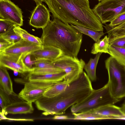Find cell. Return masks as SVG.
Wrapping results in <instances>:
<instances>
[{
    "label": "cell",
    "instance_id": "1",
    "mask_svg": "<svg viewBox=\"0 0 125 125\" xmlns=\"http://www.w3.org/2000/svg\"><path fill=\"white\" fill-rule=\"evenodd\" d=\"M93 89L91 81L83 71L60 94L51 97L43 95L35 103L44 115H63L68 108L85 99Z\"/></svg>",
    "mask_w": 125,
    "mask_h": 125
},
{
    "label": "cell",
    "instance_id": "2",
    "mask_svg": "<svg viewBox=\"0 0 125 125\" xmlns=\"http://www.w3.org/2000/svg\"><path fill=\"white\" fill-rule=\"evenodd\" d=\"M53 18L97 31L103 25L90 7L89 0H45Z\"/></svg>",
    "mask_w": 125,
    "mask_h": 125
},
{
    "label": "cell",
    "instance_id": "3",
    "mask_svg": "<svg viewBox=\"0 0 125 125\" xmlns=\"http://www.w3.org/2000/svg\"><path fill=\"white\" fill-rule=\"evenodd\" d=\"M43 45L53 46L65 55L77 57L82 44L83 34L68 23L53 18L42 29Z\"/></svg>",
    "mask_w": 125,
    "mask_h": 125
},
{
    "label": "cell",
    "instance_id": "4",
    "mask_svg": "<svg viewBox=\"0 0 125 125\" xmlns=\"http://www.w3.org/2000/svg\"><path fill=\"white\" fill-rule=\"evenodd\" d=\"M120 100L112 95L107 83L100 88L93 89L85 99L72 106L71 110L72 113L84 112L103 106L114 104Z\"/></svg>",
    "mask_w": 125,
    "mask_h": 125
},
{
    "label": "cell",
    "instance_id": "5",
    "mask_svg": "<svg viewBox=\"0 0 125 125\" xmlns=\"http://www.w3.org/2000/svg\"><path fill=\"white\" fill-rule=\"evenodd\" d=\"M105 62L111 94L114 98L120 100L125 97V66L111 56Z\"/></svg>",
    "mask_w": 125,
    "mask_h": 125
},
{
    "label": "cell",
    "instance_id": "6",
    "mask_svg": "<svg viewBox=\"0 0 125 125\" xmlns=\"http://www.w3.org/2000/svg\"><path fill=\"white\" fill-rule=\"evenodd\" d=\"M92 10L102 23L104 24L125 12V0H102Z\"/></svg>",
    "mask_w": 125,
    "mask_h": 125
},
{
    "label": "cell",
    "instance_id": "7",
    "mask_svg": "<svg viewBox=\"0 0 125 125\" xmlns=\"http://www.w3.org/2000/svg\"><path fill=\"white\" fill-rule=\"evenodd\" d=\"M55 66L64 70L66 76L64 80L72 82L76 79L83 71L85 64L82 59L65 54L52 61Z\"/></svg>",
    "mask_w": 125,
    "mask_h": 125
},
{
    "label": "cell",
    "instance_id": "8",
    "mask_svg": "<svg viewBox=\"0 0 125 125\" xmlns=\"http://www.w3.org/2000/svg\"><path fill=\"white\" fill-rule=\"evenodd\" d=\"M24 86L19 95L25 101L35 102L56 83L28 80L23 82Z\"/></svg>",
    "mask_w": 125,
    "mask_h": 125
},
{
    "label": "cell",
    "instance_id": "9",
    "mask_svg": "<svg viewBox=\"0 0 125 125\" xmlns=\"http://www.w3.org/2000/svg\"><path fill=\"white\" fill-rule=\"evenodd\" d=\"M0 17L20 27L23 24L21 9L10 0H0Z\"/></svg>",
    "mask_w": 125,
    "mask_h": 125
},
{
    "label": "cell",
    "instance_id": "10",
    "mask_svg": "<svg viewBox=\"0 0 125 125\" xmlns=\"http://www.w3.org/2000/svg\"><path fill=\"white\" fill-rule=\"evenodd\" d=\"M26 56L0 53V65L21 73L30 72L32 70V68L28 66L24 61Z\"/></svg>",
    "mask_w": 125,
    "mask_h": 125
},
{
    "label": "cell",
    "instance_id": "11",
    "mask_svg": "<svg viewBox=\"0 0 125 125\" xmlns=\"http://www.w3.org/2000/svg\"><path fill=\"white\" fill-rule=\"evenodd\" d=\"M43 48V45L22 39L13 43L0 53L10 55H29L34 51Z\"/></svg>",
    "mask_w": 125,
    "mask_h": 125
},
{
    "label": "cell",
    "instance_id": "12",
    "mask_svg": "<svg viewBox=\"0 0 125 125\" xmlns=\"http://www.w3.org/2000/svg\"><path fill=\"white\" fill-rule=\"evenodd\" d=\"M30 17V25L36 28H42L45 27L50 21V11L42 3L36 5Z\"/></svg>",
    "mask_w": 125,
    "mask_h": 125
},
{
    "label": "cell",
    "instance_id": "13",
    "mask_svg": "<svg viewBox=\"0 0 125 125\" xmlns=\"http://www.w3.org/2000/svg\"><path fill=\"white\" fill-rule=\"evenodd\" d=\"M64 54L62 51L59 48L53 46L43 45V49L33 52L29 55L32 58L33 62L46 60L52 62Z\"/></svg>",
    "mask_w": 125,
    "mask_h": 125
},
{
    "label": "cell",
    "instance_id": "14",
    "mask_svg": "<svg viewBox=\"0 0 125 125\" xmlns=\"http://www.w3.org/2000/svg\"><path fill=\"white\" fill-rule=\"evenodd\" d=\"M90 111L106 117L107 119H125V115L121 107L113 104L103 106Z\"/></svg>",
    "mask_w": 125,
    "mask_h": 125
},
{
    "label": "cell",
    "instance_id": "15",
    "mask_svg": "<svg viewBox=\"0 0 125 125\" xmlns=\"http://www.w3.org/2000/svg\"><path fill=\"white\" fill-rule=\"evenodd\" d=\"M32 103L24 100L14 102L6 106L2 110L1 112L5 115L32 113L34 108Z\"/></svg>",
    "mask_w": 125,
    "mask_h": 125
},
{
    "label": "cell",
    "instance_id": "16",
    "mask_svg": "<svg viewBox=\"0 0 125 125\" xmlns=\"http://www.w3.org/2000/svg\"><path fill=\"white\" fill-rule=\"evenodd\" d=\"M34 66L31 73L36 74L55 73L64 72L63 69L53 65L52 62L46 60L33 62Z\"/></svg>",
    "mask_w": 125,
    "mask_h": 125
},
{
    "label": "cell",
    "instance_id": "17",
    "mask_svg": "<svg viewBox=\"0 0 125 125\" xmlns=\"http://www.w3.org/2000/svg\"><path fill=\"white\" fill-rule=\"evenodd\" d=\"M66 76L65 72L55 73L36 74L29 73L28 80L57 83L63 81Z\"/></svg>",
    "mask_w": 125,
    "mask_h": 125
},
{
    "label": "cell",
    "instance_id": "18",
    "mask_svg": "<svg viewBox=\"0 0 125 125\" xmlns=\"http://www.w3.org/2000/svg\"><path fill=\"white\" fill-rule=\"evenodd\" d=\"M6 68L0 65V89L10 95L14 92L12 83Z\"/></svg>",
    "mask_w": 125,
    "mask_h": 125
},
{
    "label": "cell",
    "instance_id": "19",
    "mask_svg": "<svg viewBox=\"0 0 125 125\" xmlns=\"http://www.w3.org/2000/svg\"><path fill=\"white\" fill-rule=\"evenodd\" d=\"M102 53L96 54L94 58H91L87 63L85 64L84 69L88 77L91 81L95 82L96 80V69L100 57Z\"/></svg>",
    "mask_w": 125,
    "mask_h": 125
},
{
    "label": "cell",
    "instance_id": "20",
    "mask_svg": "<svg viewBox=\"0 0 125 125\" xmlns=\"http://www.w3.org/2000/svg\"><path fill=\"white\" fill-rule=\"evenodd\" d=\"M109 40L125 36V21L118 25L111 27L105 24L104 26Z\"/></svg>",
    "mask_w": 125,
    "mask_h": 125
},
{
    "label": "cell",
    "instance_id": "21",
    "mask_svg": "<svg viewBox=\"0 0 125 125\" xmlns=\"http://www.w3.org/2000/svg\"><path fill=\"white\" fill-rule=\"evenodd\" d=\"M109 44V38L106 35L103 38L100 39L94 44L92 47L91 53L94 54L99 52L109 54L108 48Z\"/></svg>",
    "mask_w": 125,
    "mask_h": 125
},
{
    "label": "cell",
    "instance_id": "22",
    "mask_svg": "<svg viewBox=\"0 0 125 125\" xmlns=\"http://www.w3.org/2000/svg\"><path fill=\"white\" fill-rule=\"evenodd\" d=\"M71 82L63 80L57 83L46 91L43 95L48 97H53L57 95L64 91Z\"/></svg>",
    "mask_w": 125,
    "mask_h": 125
},
{
    "label": "cell",
    "instance_id": "23",
    "mask_svg": "<svg viewBox=\"0 0 125 125\" xmlns=\"http://www.w3.org/2000/svg\"><path fill=\"white\" fill-rule=\"evenodd\" d=\"M108 48L111 56L125 66V48L109 44Z\"/></svg>",
    "mask_w": 125,
    "mask_h": 125
},
{
    "label": "cell",
    "instance_id": "24",
    "mask_svg": "<svg viewBox=\"0 0 125 125\" xmlns=\"http://www.w3.org/2000/svg\"><path fill=\"white\" fill-rule=\"evenodd\" d=\"M74 118L70 119L77 120H91L107 119V118L96 114L91 111L79 113H73Z\"/></svg>",
    "mask_w": 125,
    "mask_h": 125
},
{
    "label": "cell",
    "instance_id": "25",
    "mask_svg": "<svg viewBox=\"0 0 125 125\" xmlns=\"http://www.w3.org/2000/svg\"><path fill=\"white\" fill-rule=\"evenodd\" d=\"M13 30L15 33L23 39L40 45H42L41 38L35 36L28 33L19 26L15 27Z\"/></svg>",
    "mask_w": 125,
    "mask_h": 125
},
{
    "label": "cell",
    "instance_id": "26",
    "mask_svg": "<svg viewBox=\"0 0 125 125\" xmlns=\"http://www.w3.org/2000/svg\"><path fill=\"white\" fill-rule=\"evenodd\" d=\"M70 24L80 32L90 37L95 42L99 40L104 34L103 31H97L84 27L74 25L71 24Z\"/></svg>",
    "mask_w": 125,
    "mask_h": 125
},
{
    "label": "cell",
    "instance_id": "27",
    "mask_svg": "<svg viewBox=\"0 0 125 125\" xmlns=\"http://www.w3.org/2000/svg\"><path fill=\"white\" fill-rule=\"evenodd\" d=\"M14 28H12L4 33L0 34V37L13 44L22 39L13 30Z\"/></svg>",
    "mask_w": 125,
    "mask_h": 125
},
{
    "label": "cell",
    "instance_id": "28",
    "mask_svg": "<svg viewBox=\"0 0 125 125\" xmlns=\"http://www.w3.org/2000/svg\"><path fill=\"white\" fill-rule=\"evenodd\" d=\"M18 26L10 21L0 18V34L4 33Z\"/></svg>",
    "mask_w": 125,
    "mask_h": 125
},
{
    "label": "cell",
    "instance_id": "29",
    "mask_svg": "<svg viewBox=\"0 0 125 125\" xmlns=\"http://www.w3.org/2000/svg\"><path fill=\"white\" fill-rule=\"evenodd\" d=\"M125 21V12L117 16L107 25L111 27L115 26L120 24Z\"/></svg>",
    "mask_w": 125,
    "mask_h": 125
},
{
    "label": "cell",
    "instance_id": "30",
    "mask_svg": "<svg viewBox=\"0 0 125 125\" xmlns=\"http://www.w3.org/2000/svg\"><path fill=\"white\" fill-rule=\"evenodd\" d=\"M109 44L125 48V36L109 40Z\"/></svg>",
    "mask_w": 125,
    "mask_h": 125
},
{
    "label": "cell",
    "instance_id": "31",
    "mask_svg": "<svg viewBox=\"0 0 125 125\" xmlns=\"http://www.w3.org/2000/svg\"><path fill=\"white\" fill-rule=\"evenodd\" d=\"M13 44L5 39L0 37V52H2Z\"/></svg>",
    "mask_w": 125,
    "mask_h": 125
},
{
    "label": "cell",
    "instance_id": "32",
    "mask_svg": "<svg viewBox=\"0 0 125 125\" xmlns=\"http://www.w3.org/2000/svg\"><path fill=\"white\" fill-rule=\"evenodd\" d=\"M0 120H9L24 121H33V120L31 119H11L7 118L5 115V114L0 112Z\"/></svg>",
    "mask_w": 125,
    "mask_h": 125
},
{
    "label": "cell",
    "instance_id": "33",
    "mask_svg": "<svg viewBox=\"0 0 125 125\" xmlns=\"http://www.w3.org/2000/svg\"><path fill=\"white\" fill-rule=\"evenodd\" d=\"M55 115L52 118L54 120H66L70 119L69 117L66 115Z\"/></svg>",
    "mask_w": 125,
    "mask_h": 125
},
{
    "label": "cell",
    "instance_id": "34",
    "mask_svg": "<svg viewBox=\"0 0 125 125\" xmlns=\"http://www.w3.org/2000/svg\"><path fill=\"white\" fill-rule=\"evenodd\" d=\"M36 3V5L42 3L43 2H44L45 0H33Z\"/></svg>",
    "mask_w": 125,
    "mask_h": 125
},
{
    "label": "cell",
    "instance_id": "35",
    "mask_svg": "<svg viewBox=\"0 0 125 125\" xmlns=\"http://www.w3.org/2000/svg\"><path fill=\"white\" fill-rule=\"evenodd\" d=\"M99 1V2L102 0H98Z\"/></svg>",
    "mask_w": 125,
    "mask_h": 125
}]
</instances>
